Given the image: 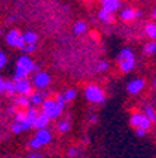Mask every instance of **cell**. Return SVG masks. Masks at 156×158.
Segmentation results:
<instances>
[{"label": "cell", "instance_id": "obj_34", "mask_svg": "<svg viewBox=\"0 0 156 158\" xmlns=\"http://www.w3.org/2000/svg\"><path fill=\"white\" fill-rule=\"evenodd\" d=\"M27 158H42V157H41L37 151H34V152H30V154L27 155Z\"/></svg>", "mask_w": 156, "mask_h": 158}, {"label": "cell", "instance_id": "obj_29", "mask_svg": "<svg viewBox=\"0 0 156 158\" xmlns=\"http://www.w3.org/2000/svg\"><path fill=\"white\" fill-rule=\"evenodd\" d=\"M7 61H9V58H7L6 52H4V51H2V52H0V68L4 69V66L7 65Z\"/></svg>", "mask_w": 156, "mask_h": 158}, {"label": "cell", "instance_id": "obj_18", "mask_svg": "<svg viewBox=\"0 0 156 158\" xmlns=\"http://www.w3.org/2000/svg\"><path fill=\"white\" fill-rule=\"evenodd\" d=\"M89 33V24L85 20H78L73 24V34L75 35H83V34Z\"/></svg>", "mask_w": 156, "mask_h": 158}, {"label": "cell", "instance_id": "obj_7", "mask_svg": "<svg viewBox=\"0 0 156 158\" xmlns=\"http://www.w3.org/2000/svg\"><path fill=\"white\" fill-rule=\"evenodd\" d=\"M4 40H6V44L9 47H11V48H14V49H20V51H23V48L27 45L26 41H24L23 33H21L18 28L9 30L6 33Z\"/></svg>", "mask_w": 156, "mask_h": 158}, {"label": "cell", "instance_id": "obj_24", "mask_svg": "<svg viewBox=\"0 0 156 158\" xmlns=\"http://www.w3.org/2000/svg\"><path fill=\"white\" fill-rule=\"evenodd\" d=\"M142 51L145 55H156V41H148V43H145Z\"/></svg>", "mask_w": 156, "mask_h": 158}, {"label": "cell", "instance_id": "obj_28", "mask_svg": "<svg viewBox=\"0 0 156 158\" xmlns=\"http://www.w3.org/2000/svg\"><path fill=\"white\" fill-rule=\"evenodd\" d=\"M35 51H37V44H27V45L23 48L21 52L26 54V55H30V54L35 52Z\"/></svg>", "mask_w": 156, "mask_h": 158}, {"label": "cell", "instance_id": "obj_30", "mask_svg": "<svg viewBox=\"0 0 156 158\" xmlns=\"http://www.w3.org/2000/svg\"><path fill=\"white\" fill-rule=\"evenodd\" d=\"M17 110H18V107H16V106H14L13 103H11V105H10L9 107H7V110H6V112L9 113V114H11V116H13V117H14V114H16V113H17Z\"/></svg>", "mask_w": 156, "mask_h": 158}, {"label": "cell", "instance_id": "obj_25", "mask_svg": "<svg viewBox=\"0 0 156 158\" xmlns=\"http://www.w3.org/2000/svg\"><path fill=\"white\" fill-rule=\"evenodd\" d=\"M108 69H110V62H108V61H106V59H101V61H98L97 65H96V71H97L98 73L107 72Z\"/></svg>", "mask_w": 156, "mask_h": 158}, {"label": "cell", "instance_id": "obj_16", "mask_svg": "<svg viewBox=\"0 0 156 158\" xmlns=\"http://www.w3.org/2000/svg\"><path fill=\"white\" fill-rule=\"evenodd\" d=\"M13 105L18 109H23V110H28L31 107V102H30V96H18L13 99Z\"/></svg>", "mask_w": 156, "mask_h": 158}, {"label": "cell", "instance_id": "obj_4", "mask_svg": "<svg viewBox=\"0 0 156 158\" xmlns=\"http://www.w3.org/2000/svg\"><path fill=\"white\" fill-rule=\"evenodd\" d=\"M54 140V135H52V131L49 128H42V130H37L34 137L30 138L28 141V147L33 150V151H38L41 148L49 145Z\"/></svg>", "mask_w": 156, "mask_h": 158}, {"label": "cell", "instance_id": "obj_36", "mask_svg": "<svg viewBox=\"0 0 156 158\" xmlns=\"http://www.w3.org/2000/svg\"><path fill=\"white\" fill-rule=\"evenodd\" d=\"M83 143H85V144H87V143H90V138H89V137H85V138H83Z\"/></svg>", "mask_w": 156, "mask_h": 158}, {"label": "cell", "instance_id": "obj_23", "mask_svg": "<svg viewBox=\"0 0 156 158\" xmlns=\"http://www.w3.org/2000/svg\"><path fill=\"white\" fill-rule=\"evenodd\" d=\"M62 95H63V98H65L66 103H70L78 98V90H76L75 88H68V89H65V92L62 93Z\"/></svg>", "mask_w": 156, "mask_h": 158}, {"label": "cell", "instance_id": "obj_32", "mask_svg": "<svg viewBox=\"0 0 156 158\" xmlns=\"http://www.w3.org/2000/svg\"><path fill=\"white\" fill-rule=\"evenodd\" d=\"M135 134L138 135V137H145V135L148 134L146 130H142V128H138V130H135Z\"/></svg>", "mask_w": 156, "mask_h": 158}, {"label": "cell", "instance_id": "obj_21", "mask_svg": "<svg viewBox=\"0 0 156 158\" xmlns=\"http://www.w3.org/2000/svg\"><path fill=\"white\" fill-rule=\"evenodd\" d=\"M142 112L145 113V116L149 118L153 124H156V109H155V106L153 105H145L142 107Z\"/></svg>", "mask_w": 156, "mask_h": 158}, {"label": "cell", "instance_id": "obj_27", "mask_svg": "<svg viewBox=\"0 0 156 158\" xmlns=\"http://www.w3.org/2000/svg\"><path fill=\"white\" fill-rule=\"evenodd\" d=\"M10 131L13 133V134H21V133L24 131V128H23V126L20 124V123L13 122L11 124H10Z\"/></svg>", "mask_w": 156, "mask_h": 158}, {"label": "cell", "instance_id": "obj_26", "mask_svg": "<svg viewBox=\"0 0 156 158\" xmlns=\"http://www.w3.org/2000/svg\"><path fill=\"white\" fill-rule=\"evenodd\" d=\"M26 120H27V110L18 109V110H17V113L14 114V122L20 123V124H23Z\"/></svg>", "mask_w": 156, "mask_h": 158}, {"label": "cell", "instance_id": "obj_17", "mask_svg": "<svg viewBox=\"0 0 156 158\" xmlns=\"http://www.w3.org/2000/svg\"><path fill=\"white\" fill-rule=\"evenodd\" d=\"M143 34L149 41H156V21H149L143 26Z\"/></svg>", "mask_w": 156, "mask_h": 158}, {"label": "cell", "instance_id": "obj_1", "mask_svg": "<svg viewBox=\"0 0 156 158\" xmlns=\"http://www.w3.org/2000/svg\"><path fill=\"white\" fill-rule=\"evenodd\" d=\"M37 62L34 61L30 55H20L16 61V68H14V75H13V81H21V79H28L30 75H34V69H35Z\"/></svg>", "mask_w": 156, "mask_h": 158}, {"label": "cell", "instance_id": "obj_22", "mask_svg": "<svg viewBox=\"0 0 156 158\" xmlns=\"http://www.w3.org/2000/svg\"><path fill=\"white\" fill-rule=\"evenodd\" d=\"M23 37H24L26 44H37L38 43V40H39L38 34H37L35 31H33V30H27V31H24Z\"/></svg>", "mask_w": 156, "mask_h": 158}, {"label": "cell", "instance_id": "obj_19", "mask_svg": "<svg viewBox=\"0 0 156 158\" xmlns=\"http://www.w3.org/2000/svg\"><path fill=\"white\" fill-rule=\"evenodd\" d=\"M51 118L48 117L46 114H44L42 112L39 113L38 118H37V122H35V126H34V128L35 130H42V128H48V126L51 124Z\"/></svg>", "mask_w": 156, "mask_h": 158}, {"label": "cell", "instance_id": "obj_9", "mask_svg": "<svg viewBox=\"0 0 156 158\" xmlns=\"http://www.w3.org/2000/svg\"><path fill=\"white\" fill-rule=\"evenodd\" d=\"M146 88V81L145 78H134L127 83V92L132 96H138L145 90Z\"/></svg>", "mask_w": 156, "mask_h": 158}, {"label": "cell", "instance_id": "obj_3", "mask_svg": "<svg viewBox=\"0 0 156 158\" xmlns=\"http://www.w3.org/2000/svg\"><path fill=\"white\" fill-rule=\"evenodd\" d=\"M83 96H85L86 102L90 105H103L107 100V93L97 83H87L83 88Z\"/></svg>", "mask_w": 156, "mask_h": 158}, {"label": "cell", "instance_id": "obj_10", "mask_svg": "<svg viewBox=\"0 0 156 158\" xmlns=\"http://www.w3.org/2000/svg\"><path fill=\"white\" fill-rule=\"evenodd\" d=\"M0 93L10 99H14L17 96V89H16V82L13 79H0Z\"/></svg>", "mask_w": 156, "mask_h": 158}, {"label": "cell", "instance_id": "obj_12", "mask_svg": "<svg viewBox=\"0 0 156 158\" xmlns=\"http://www.w3.org/2000/svg\"><path fill=\"white\" fill-rule=\"evenodd\" d=\"M16 89H17V95L18 96H31L35 92L33 82L30 79H21L16 82Z\"/></svg>", "mask_w": 156, "mask_h": 158}, {"label": "cell", "instance_id": "obj_13", "mask_svg": "<svg viewBox=\"0 0 156 158\" xmlns=\"http://www.w3.org/2000/svg\"><path fill=\"white\" fill-rule=\"evenodd\" d=\"M98 2H100L101 9L111 14H115L122 7V2L121 0H98Z\"/></svg>", "mask_w": 156, "mask_h": 158}, {"label": "cell", "instance_id": "obj_5", "mask_svg": "<svg viewBox=\"0 0 156 158\" xmlns=\"http://www.w3.org/2000/svg\"><path fill=\"white\" fill-rule=\"evenodd\" d=\"M39 110H41L44 114L48 116L51 120H58V118L63 114V112H65V109L58 103V100L55 99V96L46 99L45 102L42 103V106L39 107Z\"/></svg>", "mask_w": 156, "mask_h": 158}, {"label": "cell", "instance_id": "obj_11", "mask_svg": "<svg viewBox=\"0 0 156 158\" xmlns=\"http://www.w3.org/2000/svg\"><path fill=\"white\" fill-rule=\"evenodd\" d=\"M141 17H142V11L135 7H124L120 11V19L124 23H132Z\"/></svg>", "mask_w": 156, "mask_h": 158}, {"label": "cell", "instance_id": "obj_2", "mask_svg": "<svg viewBox=\"0 0 156 158\" xmlns=\"http://www.w3.org/2000/svg\"><path fill=\"white\" fill-rule=\"evenodd\" d=\"M117 68L121 73L127 75V73H131L137 66V55L134 52V49L130 48V47H124L118 51L117 55Z\"/></svg>", "mask_w": 156, "mask_h": 158}, {"label": "cell", "instance_id": "obj_20", "mask_svg": "<svg viewBox=\"0 0 156 158\" xmlns=\"http://www.w3.org/2000/svg\"><path fill=\"white\" fill-rule=\"evenodd\" d=\"M70 128H72V122L69 118H62V120H59L56 123V131L59 134H66V133L70 131Z\"/></svg>", "mask_w": 156, "mask_h": 158}, {"label": "cell", "instance_id": "obj_37", "mask_svg": "<svg viewBox=\"0 0 156 158\" xmlns=\"http://www.w3.org/2000/svg\"><path fill=\"white\" fill-rule=\"evenodd\" d=\"M152 85H153V89H156V76L153 78V81H152Z\"/></svg>", "mask_w": 156, "mask_h": 158}, {"label": "cell", "instance_id": "obj_8", "mask_svg": "<svg viewBox=\"0 0 156 158\" xmlns=\"http://www.w3.org/2000/svg\"><path fill=\"white\" fill-rule=\"evenodd\" d=\"M31 82H33L35 90H46L52 83V75L46 71H41L38 73H34Z\"/></svg>", "mask_w": 156, "mask_h": 158}, {"label": "cell", "instance_id": "obj_6", "mask_svg": "<svg viewBox=\"0 0 156 158\" xmlns=\"http://www.w3.org/2000/svg\"><path fill=\"white\" fill-rule=\"evenodd\" d=\"M130 126L132 128H135V130L142 128V130L149 131L150 128H152L153 123L145 116V113H143L142 110H134L130 114Z\"/></svg>", "mask_w": 156, "mask_h": 158}, {"label": "cell", "instance_id": "obj_33", "mask_svg": "<svg viewBox=\"0 0 156 158\" xmlns=\"http://www.w3.org/2000/svg\"><path fill=\"white\" fill-rule=\"evenodd\" d=\"M98 122V116L97 114H90L89 116V123H91V124H94V123Z\"/></svg>", "mask_w": 156, "mask_h": 158}, {"label": "cell", "instance_id": "obj_35", "mask_svg": "<svg viewBox=\"0 0 156 158\" xmlns=\"http://www.w3.org/2000/svg\"><path fill=\"white\" fill-rule=\"evenodd\" d=\"M152 19H153V21H156V7L152 10Z\"/></svg>", "mask_w": 156, "mask_h": 158}, {"label": "cell", "instance_id": "obj_15", "mask_svg": "<svg viewBox=\"0 0 156 158\" xmlns=\"http://www.w3.org/2000/svg\"><path fill=\"white\" fill-rule=\"evenodd\" d=\"M46 100L45 95L42 90H35L33 95L30 96V102H31V107H41L42 103Z\"/></svg>", "mask_w": 156, "mask_h": 158}, {"label": "cell", "instance_id": "obj_31", "mask_svg": "<svg viewBox=\"0 0 156 158\" xmlns=\"http://www.w3.org/2000/svg\"><path fill=\"white\" fill-rule=\"evenodd\" d=\"M78 154H79V148H76V147L69 148V151H68V157L73 158V157H76Z\"/></svg>", "mask_w": 156, "mask_h": 158}, {"label": "cell", "instance_id": "obj_14", "mask_svg": "<svg viewBox=\"0 0 156 158\" xmlns=\"http://www.w3.org/2000/svg\"><path fill=\"white\" fill-rule=\"evenodd\" d=\"M97 20L100 21V23L106 24V26H110V24L115 23V16L111 14V13H108V11H106V10L100 9L97 11Z\"/></svg>", "mask_w": 156, "mask_h": 158}]
</instances>
